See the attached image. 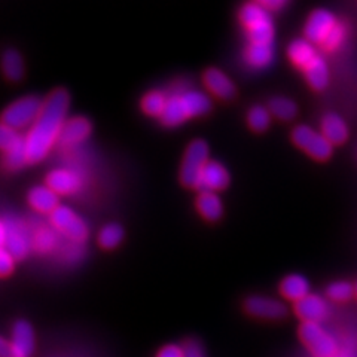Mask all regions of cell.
I'll list each match as a JSON object with an SVG mask.
<instances>
[{
  "mask_svg": "<svg viewBox=\"0 0 357 357\" xmlns=\"http://www.w3.org/2000/svg\"><path fill=\"white\" fill-rule=\"evenodd\" d=\"M292 140L298 148L319 161L328 160L333 151V144L321 132L308 126H298L292 132Z\"/></svg>",
  "mask_w": 357,
  "mask_h": 357,
  "instance_id": "cell-7",
  "label": "cell"
},
{
  "mask_svg": "<svg viewBox=\"0 0 357 357\" xmlns=\"http://www.w3.org/2000/svg\"><path fill=\"white\" fill-rule=\"evenodd\" d=\"M0 357H14L13 347H10V341L0 337Z\"/></svg>",
  "mask_w": 357,
  "mask_h": 357,
  "instance_id": "cell-39",
  "label": "cell"
},
{
  "mask_svg": "<svg viewBox=\"0 0 357 357\" xmlns=\"http://www.w3.org/2000/svg\"><path fill=\"white\" fill-rule=\"evenodd\" d=\"M35 245L40 252H48L54 245V236L50 231H40L35 238Z\"/></svg>",
  "mask_w": 357,
  "mask_h": 357,
  "instance_id": "cell-35",
  "label": "cell"
},
{
  "mask_svg": "<svg viewBox=\"0 0 357 357\" xmlns=\"http://www.w3.org/2000/svg\"><path fill=\"white\" fill-rule=\"evenodd\" d=\"M244 310L248 311V314L265 320H282L287 316V310L283 303L266 296L248 298L244 303Z\"/></svg>",
  "mask_w": 357,
  "mask_h": 357,
  "instance_id": "cell-10",
  "label": "cell"
},
{
  "mask_svg": "<svg viewBox=\"0 0 357 357\" xmlns=\"http://www.w3.org/2000/svg\"><path fill=\"white\" fill-rule=\"evenodd\" d=\"M6 240H8V227L2 220H0V249L5 248Z\"/></svg>",
  "mask_w": 357,
  "mask_h": 357,
  "instance_id": "cell-40",
  "label": "cell"
},
{
  "mask_svg": "<svg viewBox=\"0 0 357 357\" xmlns=\"http://www.w3.org/2000/svg\"><path fill=\"white\" fill-rule=\"evenodd\" d=\"M356 294H357V284H356Z\"/></svg>",
  "mask_w": 357,
  "mask_h": 357,
  "instance_id": "cell-41",
  "label": "cell"
},
{
  "mask_svg": "<svg viewBox=\"0 0 357 357\" xmlns=\"http://www.w3.org/2000/svg\"><path fill=\"white\" fill-rule=\"evenodd\" d=\"M2 70L9 81L17 82L24 75V63L15 50H8L2 57Z\"/></svg>",
  "mask_w": 357,
  "mask_h": 357,
  "instance_id": "cell-26",
  "label": "cell"
},
{
  "mask_svg": "<svg viewBox=\"0 0 357 357\" xmlns=\"http://www.w3.org/2000/svg\"><path fill=\"white\" fill-rule=\"evenodd\" d=\"M27 199L33 208L43 215H51L52 211L60 206L59 195L48 186H36L30 189Z\"/></svg>",
  "mask_w": 357,
  "mask_h": 357,
  "instance_id": "cell-18",
  "label": "cell"
},
{
  "mask_svg": "<svg viewBox=\"0 0 357 357\" xmlns=\"http://www.w3.org/2000/svg\"><path fill=\"white\" fill-rule=\"evenodd\" d=\"M197 210L206 220L216 222L223 215L222 199L216 192H201L197 198Z\"/></svg>",
  "mask_w": 357,
  "mask_h": 357,
  "instance_id": "cell-23",
  "label": "cell"
},
{
  "mask_svg": "<svg viewBox=\"0 0 357 357\" xmlns=\"http://www.w3.org/2000/svg\"><path fill=\"white\" fill-rule=\"evenodd\" d=\"M304 75L308 84L317 91L325 89L329 84V67L320 54L305 67Z\"/></svg>",
  "mask_w": 357,
  "mask_h": 357,
  "instance_id": "cell-22",
  "label": "cell"
},
{
  "mask_svg": "<svg viewBox=\"0 0 357 357\" xmlns=\"http://www.w3.org/2000/svg\"><path fill=\"white\" fill-rule=\"evenodd\" d=\"M253 2H256L258 5L264 6L265 9H268L271 13V10H278L282 9L287 2L286 0H253Z\"/></svg>",
  "mask_w": 357,
  "mask_h": 357,
  "instance_id": "cell-38",
  "label": "cell"
},
{
  "mask_svg": "<svg viewBox=\"0 0 357 357\" xmlns=\"http://www.w3.org/2000/svg\"><path fill=\"white\" fill-rule=\"evenodd\" d=\"M295 312L301 320L311 321V323H320L328 317L329 307H328L325 299L320 298L319 295L310 294L304 299H301V301H298V303H295Z\"/></svg>",
  "mask_w": 357,
  "mask_h": 357,
  "instance_id": "cell-15",
  "label": "cell"
},
{
  "mask_svg": "<svg viewBox=\"0 0 357 357\" xmlns=\"http://www.w3.org/2000/svg\"><path fill=\"white\" fill-rule=\"evenodd\" d=\"M91 122L84 116H75L64 122L59 142L66 148H73L84 143L89 136H91Z\"/></svg>",
  "mask_w": 357,
  "mask_h": 357,
  "instance_id": "cell-11",
  "label": "cell"
},
{
  "mask_svg": "<svg viewBox=\"0 0 357 357\" xmlns=\"http://www.w3.org/2000/svg\"><path fill=\"white\" fill-rule=\"evenodd\" d=\"M320 130L321 134L325 136L332 144H341L349 137V127L345 124V121L331 112L321 118L320 122Z\"/></svg>",
  "mask_w": 357,
  "mask_h": 357,
  "instance_id": "cell-17",
  "label": "cell"
},
{
  "mask_svg": "<svg viewBox=\"0 0 357 357\" xmlns=\"http://www.w3.org/2000/svg\"><path fill=\"white\" fill-rule=\"evenodd\" d=\"M271 112L264 106H253L248 114V124L255 131H265L271 124Z\"/></svg>",
  "mask_w": 357,
  "mask_h": 357,
  "instance_id": "cell-30",
  "label": "cell"
},
{
  "mask_svg": "<svg viewBox=\"0 0 357 357\" xmlns=\"http://www.w3.org/2000/svg\"><path fill=\"white\" fill-rule=\"evenodd\" d=\"M167 100H169L167 91H162V89H153V91H149L146 96H143L140 106L148 116L161 118L167 106Z\"/></svg>",
  "mask_w": 357,
  "mask_h": 357,
  "instance_id": "cell-24",
  "label": "cell"
},
{
  "mask_svg": "<svg viewBox=\"0 0 357 357\" xmlns=\"http://www.w3.org/2000/svg\"><path fill=\"white\" fill-rule=\"evenodd\" d=\"M271 115L282 121H290L296 116L298 107L294 100L286 98V97H274L270 100V105H268Z\"/></svg>",
  "mask_w": 357,
  "mask_h": 357,
  "instance_id": "cell-27",
  "label": "cell"
},
{
  "mask_svg": "<svg viewBox=\"0 0 357 357\" xmlns=\"http://www.w3.org/2000/svg\"><path fill=\"white\" fill-rule=\"evenodd\" d=\"M338 24L340 21L331 10L317 9L307 20L304 29L305 39L310 40L312 45H321L323 47Z\"/></svg>",
  "mask_w": 357,
  "mask_h": 357,
  "instance_id": "cell-9",
  "label": "cell"
},
{
  "mask_svg": "<svg viewBox=\"0 0 357 357\" xmlns=\"http://www.w3.org/2000/svg\"><path fill=\"white\" fill-rule=\"evenodd\" d=\"M299 338L314 357H337L338 344L321 328L320 323L304 321L299 328Z\"/></svg>",
  "mask_w": 357,
  "mask_h": 357,
  "instance_id": "cell-6",
  "label": "cell"
},
{
  "mask_svg": "<svg viewBox=\"0 0 357 357\" xmlns=\"http://www.w3.org/2000/svg\"><path fill=\"white\" fill-rule=\"evenodd\" d=\"M22 137L24 136H21L18 131L5 126L3 122H0V151H10Z\"/></svg>",
  "mask_w": 357,
  "mask_h": 357,
  "instance_id": "cell-32",
  "label": "cell"
},
{
  "mask_svg": "<svg viewBox=\"0 0 357 357\" xmlns=\"http://www.w3.org/2000/svg\"><path fill=\"white\" fill-rule=\"evenodd\" d=\"M156 357H185V353H183V347H181V345L169 344L158 351Z\"/></svg>",
  "mask_w": 357,
  "mask_h": 357,
  "instance_id": "cell-36",
  "label": "cell"
},
{
  "mask_svg": "<svg viewBox=\"0 0 357 357\" xmlns=\"http://www.w3.org/2000/svg\"><path fill=\"white\" fill-rule=\"evenodd\" d=\"M280 294L290 301H298L304 299L305 296L310 295V283L304 275L301 274H290L286 278H283V282L280 284Z\"/></svg>",
  "mask_w": 357,
  "mask_h": 357,
  "instance_id": "cell-21",
  "label": "cell"
},
{
  "mask_svg": "<svg viewBox=\"0 0 357 357\" xmlns=\"http://www.w3.org/2000/svg\"><path fill=\"white\" fill-rule=\"evenodd\" d=\"M122 238H124V229L118 223H109L98 232V244L106 250L115 249L121 244Z\"/></svg>",
  "mask_w": 357,
  "mask_h": 357,
  "instance_id": "cell-29",
  "label": "cell"
},
{
  "mask_svg": "<svg viewBox=\"0 0 357 357\" xmlns=\"http://www.w3.org/2000/svg\"><path fill=\"white\" fill-rule=\"evenodd\" d=\"M69 105L70 97L66 89H55L45 100L39 118L24 136L29 164L43 161L54 144L60 140Z\"/></svg>",
  "mask_w": 357,
  "mask_h": 357,
  "instance_id": "cell-1",
  "label": "cell"
},
{
  "mask_svg": "<svg viewBox=\"0 0 357 357\" xmlns=\"http://www.w3.org/2000/svg\"><path fill=\"white\" fill-rule=\"evenodd\" d=\"M208 146L204 140H195L189 144L181 169V182L186 188H199L201 174L208 160Z\"/></svg>",
  "mask_w": 357,
  "mask_h": 357,
  "instance_id": "cell-5",
  "label": "cell"
},
{
  "mask_svg": "<svg viewBox=\"0 0 357 357\" xmlns=\"http://www.w3.org/2000/svg\"><path fill=\"white\" fill-rule=\"evenodd\" d=\"M274 60L273 45L249 43L244 50V61L255 70L266 69Z\"/></svg>",
  "mask_w": 357,
  "mask_h": 357,
  "instance_id": "cell-19",
  "label": "cell"
},
{
  "mask_svg": "<svg viewBox=\"0 0 357 357\" xmlns=\"http://www.w3.org/2000/svg\"><path fill=\"white\" fill-rule=\"evenodd\" d=\"M47 186L57 195H72L82 188V178L73 170L55 169L47 176Z\"/></svg>",
  "mask_w": 357,
  "mask_h": 357,
  "instance_id": "cell-12",
  "label": "cell"
},
{
  "mask_svg": "<svg viewBox=\"0 0 357 357\" xmlns=\"http://www.w3.org/2000/svg\"><path fill=\"white\" fill-rule=\"evenodd\" d=\"M229 185V173L227 167H223L218 161H208L204 167L199 181L201 192H216L222 191Z\"/></svg>",
  "mask_w": 357,
  "mask_h": 357,
  "instance_id": "cell-14",
  "label": "cell"
},
{
  "mask_svg": "<svg viewBox=\"0 0 357 357\" xmlns=\"http://www.w3.org/2000/svg\"><path fill=\"white\" fill-rule=\"evenodd\" d=\"M344 38H345V29L340 22V24L337 26V29L333 30V33L329 36V39L325 42V45H323V47H325L329 51L337 50L340 45L344 42Z\"/></svg>",
  "mask_w": 357,
  "mask_h": 357,
  "instance_id": "cell-34",
  "label": "cell"
},
{
  "mask_svg": "<svg viewBox=\"0 0 357 357\" xmlns=\"http://www.w3.org/2000/svg\"><path fill=\"white\" fill-rule=\"evenodd\" d=\"M43 107V102L35 96L22 97L9 105L2 114V122L15 131L24 130L35 124Z\"/></svg>",
  "mask_w": 357,
  "mask_h": 357,
  "instance_id": "cell-4",
  "label": "cell"
},
{
  "mask_svg": "<svg viewBox=\"0 0 357 357\" xmlns=\"http://www.w3.org/2000/svg\"><path fill=\"white\" fill-rule=\"evenodd\" d=\"M183 353L185 357H204L203 349H201V345L198 342H188L185 347H183Z\"/></svg>",
  "mask_w": 357,
  "mask_h": 357,
  "instance_id": "cell-37",
  "label": "cell"
},
{
  "mask_svg": "<svg viewBox=\"0 0 357 357\" xmlns=\"http://www.w3.org/2000/svg\"><path fill=\"white\" fill-rule=\"evenodd\" d=\"M286 2H289V0H286Z\"/></svg>",
  "mask_w": 357,
  "mask_h": 357,
  "instance_id": "cell-42",
  "label": "cell"
},
{
  "mask_svg": "<svg viewBox=\"0 0 357 357\" xmlns=\"http://www.w3.org/2000/svg\"><path fill=\"white\" fill-rule=\"evenodd\" d=\"M5 248L13 253L15 259H22L26 258L29 249H30V241L26 237L24 231H21L18 228H9L8 227V240Z\"/></svg>",
  "mask_w": 357,
  "mask_h": 357,
  "instance_id": "cell-25",
  "label": "cell"
},
{
  "mask_svg": "<svg viewBox=\"0 0 357 357\" xmlns=\"http://www.w3.org/2000/svg\"><path fill=\"white\" fill-rule=\"evenodd\" d=\"M3 164H5L8 170H20L26 164H29L27 151H26V139L24 137H22L13 149L5 152Z\"/></svg>",
  "mask_w": 357,
  "mask_h": 357,
  "instance_id": "cell-28",
  "label": "cell"
},
{
  "mask_svg": "<svg viewBox=\"0 0 357 357\" xmlns=\"http://www.w3.org/2000/svg\"><path fill=\"white\" fill-rule=\"evenodd\" d=\"M52 227L60 231L67 238L76 243H84L88 238L89 229L84 219L77 216L75 211L67 206H59L50 215Z\"/></svg>",
  "mask_w": 357,
  "mask_h": 357,
  "instance_id": "cell-8",
  "label": "cell"
},
{
  "mask_svg": "<svg viewBox=\"0 0 357 357\" xmlns=\"http://www.w3.org/2000/svg\"><path fill=\"white\" fill-rule=\"evenodd\" d=\"M356 287L349 282H335L326 289V295L335 303H345L353 298Z\"/></svg>",
  "mask_w": 357,
  "mask_h": 357,
  "instance_id": "cell-31",
  "label": "cell"
},
{
  "mask_svg": "<svg viewBox=\"0 0 357 357\" xmlns=\"http://www.w3.org/2000/svg\"><path fill=\"white\" fill-rule=\"evenodd\" d=\"M287 55L290 61H292L296 67H299V69L304 70L305 67L317 57L319 52L314 48V45H312L310 40L295 39L289 45Z\"/></svg>",
  "mask_w": 357,
  "mask_h": 357,
  "instance_id": "cell-20",
  "label": "cell"
},
{
  "mask_svg": "<svg viewBox=\"0 0 357 357\" xmlns=\"http://www.w3.org/2000/svg\"><path fill=\"white\" fill-rule=\"evenodd\" d=\"M238 18L248 33L249 43H274V22L270 10L256 2H249L241 6Z\"/></svg>",
  "mask_w": 357,
  "mask_h": 357,
  "instance_id": "cell-3",
  "label": "cell"
},
{
  "mask_svg": "<svg viewBox=\"0 0 357 357\" xmlns=\"http://www.w3.org/2000/svg\"><path fill=\"white\" fill-rule=\"evenodd\" d=\"M203 82L210 94H213L215 97L222 100H229L237 93L236 84L231 81V77L227 76L222 70L215 69V67L206 70L203 76Z\"/></svg>",
  "mask_w": 357,
  "mask_h": 357,
  "instance_id": "cell-16",
  "label": "cell"
},
{
  "mask_svg": "<svg viewBox=\"0 0 357 357\" xmlns=\"http://www.w3.org/2000/svg\"><path fill=\"white\" fill-rule=\"evenodd\" d=\"M169 100L161 119L165 127H178L188 119L204 116L211 110L210 97L198 89H189L186 86H174L173 91L167 93Z\"/></svg>",
  "mask_w": 357,
  "mask_h": 357,
  "instance_id": "cell-2",
  "label": "cell"
},
{
  "mask_svg": "<svg viewBox=\"0 0 357 357\" xmlns=\"http://www.w3.org/2000/svg\"><path fill=\"white\" fill-rule=\"evenodd\" d=\"M35 331L26 320H18L13 328V340H10V347H13L14 357H30L35 351Z\"/></svg>",
  "mask_w": 357,
  "mask_h": 357,
  "instance_id": "cell-13",
  "label": "cell"
},
{
  "mask_svg": "<svg viewBox=\"0 0 357 357\" xmlns=\"http://www.w3.org/2000/svg\"><path fill=\"white\" fill-rule=\"evenodd\" d=\"M15 258L6 248L0 249V277H8L13 274L15 268Z\"/></svg>",
  "mask_w": 357,
  "mask_h": 357,
  "instance_id": "cell-33",
  "label": "cell"
}]
</instances>
